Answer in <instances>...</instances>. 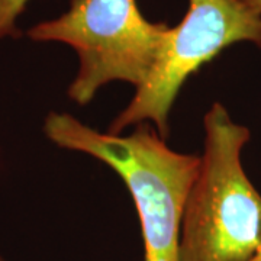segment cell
Here are the masks:
<instances>
[{"label":"cell","mask_w":261,"mask_h":261,"mask_svg":"<svg viewBox=\"0 0 261 261\" xmlns=\"http://www.w3.org/2000/svg\"><path fill=\"white\" fill-rule=\"evenodd\" d=\"M44 132L58 147L86 152L118 173L138 212L145 261H180L181 215L200 157L168 148L145 123L121 137L92 129L68 113H49Z\"/></svg>","instance_id":"cell-1"},{"label":"cell","mask_w":261,"mask_h":261,"mask_svg":"<svg viewBox=\"0 0 261 261\" xmlns=\"http://www.w3.org/2000/svg\"><path fill=\"white\" fill-rule=\"evenodd\" d=\"M250 137L221 103L205 115V148L181 215L180 261H245L261 248V195L241 163Z\"/></svg>","instance_id":"cell-2"},{"label":"cell","mask_w":261,"mask_h":261,"mask_svg":"<svg viewBox=\"0 0 261 261\" xmlns=\"http://www.w3.org/2000/svg\"><path fill=\"white\" fill-rule=\"evenodd\" d=\"M168 31L166 23L149 22L137 0H71L65 13L32 27L28 37L74 48L79 71L67 94L84 106L109 82H128L138 89L155 64Z\"/></svg>","instance_id":"cell-3"},{"label":"cell","mask_w":261,"mask_h":261,"mask_svg":"<svg viewBox=\"0 0 261 261\" xmlns=\"http://www.w3.org/2000/svg\"><path fill=\"white\" fill-rule=\"evenodd\" d=\"M238 42L261 47L260 15L241 0H189L186 16L170 28L147 80L108 132L119 135L128 126L151 121L166 140L168 115L181 86L202 65Z\"/></svg>","instance_id":"cell-4"},{"label":"cell","mask_w":261,"mask_h":261,"mask_svg":"<svg viewBox=\"0 0 261 261\" xmlns=\"http://www.w3.org/2000/svg\"><path fill=\"white\" fill-rule=\"evenodd\" d=\"M31 0H0V41L5 38H16L19 16L27 9Z\"/></svg>","instance_id":"cell-5"},{"label":"cell","mask_w":261,"mask_h":261,"mask_svg":"<svg viewBox=\"0 0 261 261\" xmlns=\"http://www.w3.org/2000/svg\"><path fill=\"white\" fill-rule=\"evenodd\" d=\"M241 2L245 6H248L252 12H255L261 16V0H241Z\"/></svg>","instance_id":"cell-6"},{"label":"cell","mask_w":261,"mask_h":261,"mask_svg":"<svg viewBox=\"0 0 261 261\" xmlns=\"http://www.w3.org/2000/svg\"><path fill=\"white\" fill-rule=\"evenodd\" d=\"M245 261H261V248L258 250V251L254 252L251 257H250V258H247Z\"/></svg>","instance_id":"cell-7"},{"label":"cell","mask_w":261,"mask_h":261,"mask_svg":"<svg viewBox=\"0 0 261 261\" xmlns=\"http://www.w3.org/2000/svg\"><path fill=\"white\" fill-rule=\"evenodd\" d=\"M0 261H5V260H3V258H2V257H0Z\"/></svg>","instance_id":"cell-8"}]
</instances>
